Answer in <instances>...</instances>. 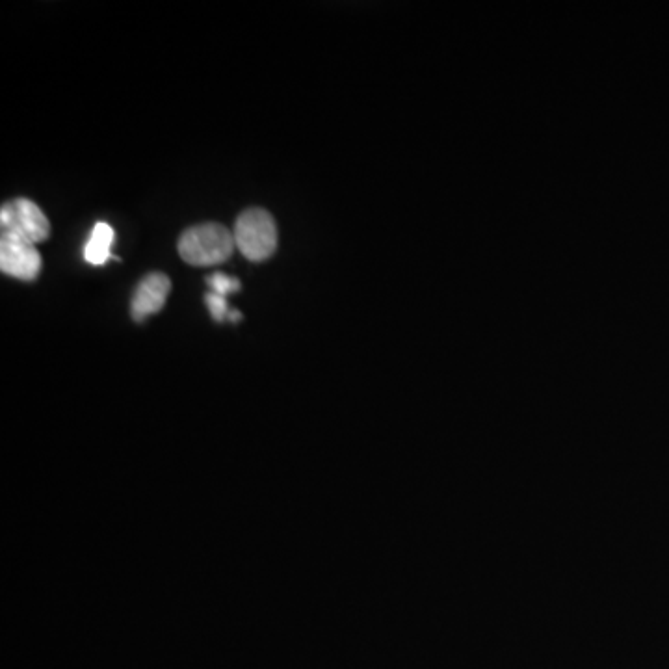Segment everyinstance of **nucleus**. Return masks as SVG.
<instances>
[{
    "instance_id": "nucleus-9",
    "label": "nucleus",
    "mask_w": 669,
    "mask_h": 669,
    "mask_svg": "<svg viewBox=\"0 0 669 669\" xmlns=\"http://www.w3.org/2000/svg\"><path fill=\"white\" fill-rule=\"evenodd\" d=\"M240 318H242V315H240L238 311H231V313H229V320H233V322H238Z\"/></svg>"
},
{
    "instance_id": "nucleus-3",
    "label": "nucleus",
    "mask_w": 669,
    "mask_h": 669,
    "mask_svg": "<svg viewBox=\"0 0 669 669\" xmlns=\"http://www.w3.org/2000/svg\"><path fill=\"white\" fill-rule=\"evenodd\" d=\"M0 270L6 276L34 281L40 276L41 255L36 244L14 231L2 229L0 233Z\"/></svg>"
},
{
    "instance_id": "nucleus-4",
    "label": "nucleus",
    "mask_w": 669,
    "mask_h": 669,
    "mask_svg": "<svg viewBox=\"0 0 669 669\" xmlns=\"http://www.w3.org/2000/svg\"><path fill=\"white\" fill-rule=\"evenodd\" d=\"M0 225L2 229L14 231L34 244L45 242L51 235V223L47 220L45 212L34 201L25 197H19L2 205Z\"/></svg>"
},
{
    "instance_id": "nucleus-6",
    "label": "nucleus",
    "mask_w": 669,
    "mask_h": 669,
    "mask_svg": "<svg viewBox=\"0 0 669 669\" xmlns=\"http://www.w3.org/2000/svg\"><path fill=\"white\" fill-rule=\"evenodd\" d=\"M116 240V231L105 222L95 223L92 237L84 248V259L86 263L93 266H103L112 255V246Z\"/></svg>"
},
{
    "instance_id": "nucleus-8",
    "label": "nucleus",
    "mask_w": 669,
    "mask_h": 669,
    "mask_svg": "<svg viewBox=\"0 0 669 669\" xmlns=\"http://www.w3.org/2000/svg\"><path fill=\"white\" fill-rule=\"evenodd\" d=\"M205 302H207V307H209L210 315L216 320V322H222L225 316H229V311H227V303H225V298L216 294V292H209L205 296Z\"/></svg>"
},
{
    "instance_id": "nucleus-5",
    "label": "nucleus",
    "mask_w": 669,
    "mask_h": 669,
    "mask_svg": "<svg viewBox=\"0 0 669 669\" xmlns=\"http://www.w3.org/2000/svg\"><path fill=\"white\" fill-rule=\"evenodd\" d=\"M171 290L170 277L153 272L138 283L131 300V315L136 322H144L149 315L158 313L168 300Z\"/></svg>"
},
{
    "instance_id": "nucleus-2",
    "label": "nucleus",
    "mask_w": 669,
    "mask_h": 669,
    "mask_svg": "<svg viewBox=\"0 0 669 669\" xmlns=\"http://www.w3.org/2000/svg\"><path fill=\"white\" fill-rule=\"evenodd\" d=\"M237 250L253 263H263L277 250V225L274 216L261 207L244 210L237 218L235 229Z\"/></svg>"
},
{
    "instance_id": "nucleus-1",
    "label": "nucleus",
    "mask_w": 669,
    "mask_h": 669,
    "mask_svg": "<svg viewBox=\"0 0 669 669\" xmlns=\"http://www.w3.org/2000/svg\"><path fill=\"white\" fill-rule=\"evenodd\" d=\"M179 255L184 263L192 266L222 264L237 250L235 235L222 223H201L186 229L179 244Z\"/></svg>"
},
{
    "instance_id": "nucleus-7",
    "label": "nucleus",
    "mask_w": 669,
    "mask_h": 669,
    "mask_svg": "<svg viewBox=\"0 0 669 669\" xmlns=\"http://www.w3.org/2000/svg\"><path fill=\"white\" fill-rule=\"evenodd\" d=\"M207 283H209L212 292L220 294L223 298L240 290V281L237 277H229L225 274H214V276L207 277Z\"/></svg>"
}]
</instances>
